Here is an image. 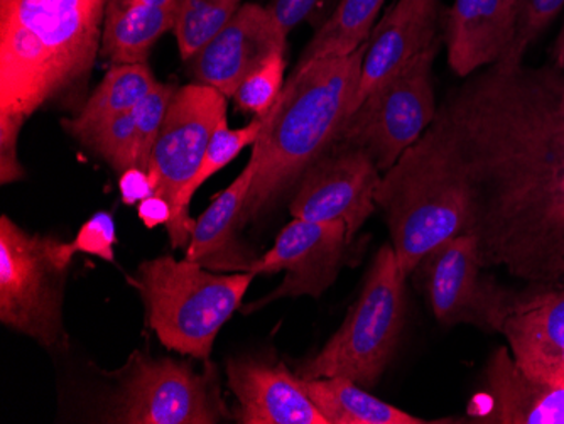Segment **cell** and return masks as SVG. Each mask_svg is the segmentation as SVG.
<instances>
[{
    "label": "cell",
    "instance_id": "d6986e66",
    "mask_svg": "<svg viewBox=\"0 0 564 424\" xmlns=\"http://www.w3.org/2000/svg\"><path fill=\"white\" fill-rule=\"evenodd\" d=\"M258 157L250 153L249 163L236 182L212 202L199 215L192 239L185 249L186 259L215 272H249L258 256L240 240L243 205L252 185Z\"/></svg>",
    "mask_w": 564,
    "mask_h": 424
},
{
    "label": "cell",
    "instance_id": "d4e9b609",
    "mask_svg": "<svg viewBox=\"0 0 564 424\" xmlns=\"http://www.w3.org/2000/svg\"><path fill=\"white\" fill-rule=\"evenodd\" d=\"M265 117L268 116L253 117L247 126L240 129L228 128V119L218 126L210 144H208L207 153L203 157L198 173H196L195 178L192 180V183L183 192L176 221L167 229V236H170L173 249H183V247L186 249L189 239H192L196 220L189 217V204H192L196 189L205 185L214 174L224 170L227 164L232 163L242 153L243 149L250 148V145L258 142L262 128H264Z\"/></svg>",
    "mask_w": 564,
    "mask_h": 424
},
{
    "label": "cell",
    "instance_id": "1f68e13d",
    "mask_svg": "<svg viewBox=\"0 0 564 424\" xmlns=\"http://www.w3.org/2000/svg\"><path fill=\"white\" fill-rule=\"evenodd\" d=\"M333 0H271L268 9L282 33L290 34L301 22L318 24L326 19Z\"/></svg>",
    "mask_w": 564,
    "mask_h": 424
},
{
    "label": "cell",
    "instance_id": "83f0119b",
    "mask_svg": "<svg viewBox=\"0 0 564 424\" xmlns=\"http://www.w3.org/2000/svg\"><path fill=\"white\" fill-rule=\"evenodd\" d=\"M563 8L564 0H516L514 37L503 58L496 65L516 66L524 63L529 46L550 26Z\"/></svg>",
    "mask_w": 564,
    "mask_h": 424
},
{
    "label": "cell",
    "instance_id": "836d02e7",
    "mask_svg": "<svg viewBox=\"0 0 564 424\" xmlns=\"http://www.w3.org/2000/svg\"><path fill=\"white\" fill-rule=\"evenodd\" d=\"M138 214L148 229H156V227L170 224L171 218H173V208L166 199L158 195H151L139 204Z\"/></svg>",
    "mask_w": 564,
    "mask_h": 424
},
{
    "label": "cell",
    "instance_id": "7402d4cb",
    "mask_svg": "<svg viewBox=\"0 0 564 424\" xmlns=\"http://www.w3.org/2000/svg\"><path fill=\"white\" fill-rule=\"evenodd\" d=\"M328 424H426L431 421L383 403L366 388L345 378L301 379Z\"/></svg>",
    "mask_w": 564,
    "mask_h": 424
},
{
    "label": "cell",
    "instance_id": "ffe728a7",
    "mask_svg": "<svg viewBox=\"0 0 564 424\" xmlns=\"http://www.w3.org/2000/svg\"><path fill=\"white\" fill-rule=\"evenodd\" d=\"M500 334L525 370L546 372L564 366V287L518 297Z\"/></svg>",
    "mask_w": 564,
    "mask_h": 424
},
{
    "label": "cell",
    "instance_id": "d590c367",
    "mask_svg": "<svg viewBox=\"0 0 564 424\" xmlns=\"http://www.w3.org/2000/svg\"><path fill=\"white\" fill-rule=\"evenodd\" d=\"M554 65L564 72V24L561 28L560 36H557L556 44L553 50Z\"/></svg>",
    "mask_w": 564,
    "mask_h": 424
},
{
    "label": "cell",
    "instance_id": "8992f818",
    "mask_svg": "<svg viewBox=\"0 0 564 424\" xmlns=\"http://www.w3.org/2000/svg\"><path fill=\"white\" fill-rule=\"evenodd\" d=\"M404 318L405 276L391 243H383L337 334L294 372L300 379L345 378L376 388L398 350Z\"/></svg>",
    "mask_w": 564,
    "mask_h": 424
},
{
    "label": "cell",
    "instance_id": "5bb4252c",
    "mask_svg": "<svg viewBox=\"0 0 564 424\" xmlns=\"http://www.w3.org/2000/svg\"><path fill=\"white\" fill-rule=\"evenodd\" d=\"M286 41L268 6L242 4L227 26L188 59L189 77L193 84L232 98L249 73L272 53L286 50Z\"/></svg>",
    "mask_w": 564,
    "mask_h": 424
},
{
    "label": "cell",
    "instance_id": "4dcf8cb0",
    "mask_svg": "<svg viewBox=\"0 0 564 424\" xmlns=\"http://www.w3.org/2000/svg\"><path fill=\"white\" fill-rule=\"evenodd\" d=\"M116 224L112 215L100 211L82 227L72 242L75 252H87L104 261H113V243H116Z\"/></svg>",
    "mask_w": 564,
    "mask_h": 424
},
{
    "label": "cell",
    "instance_id": "d6a6232c",
    "mask_svg": "<svg viewBox=\"0 0 564 424\" xmlns=\"http://www.w3.org/2000/svg\"><path fill=\"white\" fill-rule=\"evenodd\" d=\"M119 188L120 198L129 207L141 204L142 199L152 195L148 171L141 170V167H131V170L120 173Z\"/></svg>",
    "mask_w": 564,
    "mask_h": 424
},
{
    "label": "cell",
    "instance_id": "cb8c5ba5",
    "mask_svg": "<svg viewBox=\"0 0 564 424\" xmlns=\"http://www.w3.org/2000/svg\"><path fill=\"white\" fill-rule=\"evenodd\" d=\"M386 0H338L301 53L296 66L315 59L344 58L369 43Z\"/></svg>",
    "mask_w": 564,
    "mask_h": 424
},
{
    "label": "cell",
    "instance_id": "4316f807",
    "mask_svg": "<svg viewBox=\"0 0 564 424\" xmlns=\"http://www.w3.org/2000/svg\"><path fill=\"white\" fill-rule=\"evenodd\" d=\"M286 58L284 52H275L262 65L247 75L239 85L234 100L240 109L253 113V117L268 116L269 110L278 104L284 88Z\"/></svg>",
    "mask_w": 564,
    "mask_h": 424
},
{
    "label": "cell",
    "instance_id": "9a60e30c",
    "mask_svg": "<svg viewBox=\"0 0 564 424\" xmlns=\"http://www.w3.org/2000/svg\"><path fill=\"white\" fill-rule=\"evenodd\" d=\"M484 424H564V366L546 372L525 370L507 347H497L484 372Z\"/></svg>",
    "mask_w": 564,
    "mask_h": 424
},
{
    "label": "cell",
    "instance_id": "3957f363",
    "mask_svg": "<svg viewBox=\"0 0 564 424\" xmlns=\"http://www.w3.org/2000/svg\"><path fill=\"white\" fill-rule=\"evenodd\" d=\"M366 47L344 58L294 66L252 145L258 166L240 218L242 229L271 210L332 148L354 109Z\"/></svg>",
    "mask_w": 564,
    "mask_h": 424
},
{
    "label": "cell",
    "instance_id": "f1b7e54d",
    "mask_svg": "<svg viewBox=\"0 0 564 424\" xmlns=\"http://www.w3.org/2000/svg\"><path fill=\"white\" fill-rule=\"evenodd\" d=\"M176 90V85L160 81L132 110L135 122V167L148 171L152 149L156 144Z\"/></svg>",
    "mask_w": 564,
    "mask_h": 424
},
{
    "label": "cell",
    "instance_id": "44dd1931",
    "mask_svg": "<svg viewBox=\"0 0 564 424\" xmlns=\"http://www.w3.org/2000/svg\"><path fill=\"white\" fill-rule=\"evenodd\" d=\"M158 84L160 81L145 63L113 65L80 113L65 120L63 128L82 142L109 120L132 112Z\"/></svg>",
    "mask_w": 564,
    "mask_h": 424
},
{
    "label": "cell",
    "instance_id": "7c38bea8",
    "mask_svg": "<svg viewBox=\"0 0 564 424\" xmlns=\"http://www.w3.org/2000/svg\"><path fill=\"white\" fill-rule=\"evenodd\" d=\"M350 246L344 221H313L293 218L275 237L274 246L258 256L249 272H284L278 287L243 308L246 315L284 297L310 296L318 300L340 274L345 252Z\"/></svg>",
    "mask_w": 564,
    "mask_h": 424
},
{
    "label": "cell",
    "instance_id": "2e32d148",
    "mask_svg": "<svg viewBox=\"0 0 564 424\" xmlns=\"http://www.w3.org/2000/svg\"><path fill=\"white\" fill-rule=\"evenodd\" d=\"M228 388L236 395L240 424H328L296 372L272 357H232Z\"/></svg>",
    "mask_w": 564,
    "mask_h": 424
},
{
    "label": "cell",
    "instance_id": "4fadbf2b",
    "mask_svg": "<svg viewBox=\"0 0 564 424\" xmlns=\"http://www.w3.org/2000/svg\"><path fill=\"white\" fill-rule=\"evenodd\" d=\"M380 174L366 151L333 142L301 176L291 215L303 220L344 221L351 242L376 210Z\"/></svg>",
    "mask_w": 564,
    "mask_h": 424
},
{
    "label": "cell",
    "instance_id": "9c48e42d",
    "mask_svg": "<svg viewBox=\"0 0 564 424\" xmlns=\"http://www.w3.org/2000/svg\"><path fill=\"white\" fill-rule=\"evenodd\" d=\"M438 44L383 81L345 120L335 142L362 149L380 173L391 170L436 119L433 85Z\"/></svg>",
    "mask_w": 564,
    "mask_h": 424
},
{
    "label": "cell",
    "instance_id": "6da1fadb",
    "mask_svg": "<svg viewBox=\"0 0 564 424\" xmlns=\"http://www.w3.org/2000/svg\"><path fill=\"white\" fill-rule=\"evenodd\" d=\"M464 80L427 132L467 189L481 262L564 287V72L492 65Z\"/></svg>",
    "mask_w": 564,
    "mask_h": 424
},
{
    "label": "cell",
    "instance_id": "5b68a950",
    "mask_svg": "<svg viewBox=\"0 0 564 424\" xmlns=\"http://www.w3.org/2000/svg\"><path fill=\"white\" fill-rule=\"evenodd\" d=\"M256 274L215 272L171 256L144 261L129 283L141 293L149 327L161 344L208 362L218 331L242 306Z\"/></svg>",
    "mask_w": 564,
    "mask_h": 424
},
{
    "label": "cell",
    "instance_id": "e575fe53",
    "mask_svg": "<svg viewBox=\"0 0 564 424\" xmlns=\"http://www.w3.org/2000/svg\"><path fill=\"white\" fill-rule=\"evenodd\" d=\"M139 4L173 9L176 6V0H106V8H127V6Z\"/></svg>",
    "mask_w": 564,
    "mask_h": 424
},
{
    "label": "cell",
    "instance_id": "484cf974",
    "mask_svg": "<svg viewBox=\"0 0 564 424\" xmlns=\"http://www.w3.org/2000/svg\"><path fill=\"white\" fill-rule=\"evenodd\" d=\"M242 8L240 0H176L173 33L185 62L207 46Z\"/></svg>",
    "mask_w": 564,
    "mask_h": 424
},
{
    "label": "cell",
    "instance_id": "8fae6325",
    "mask_svg": "<svg viewBox=\"0 0 564 424\" xmlns=\"http://www.w3.org/2000/svg\"><path fill=\"white\" fill-rule=\"evenodd\" d=\"M227 100L220 91L199 84L177 88L171 100L148 167L152 195L173 208L166 229L176 221L183 192L198 173L215 131L227 120Z\"/></svg>",
    "mask_w": 564,
    "mask_h": 424
},
{
    "label": "cell",
    "instance_id": "52a82bcc",
    "mask_svg": "<svg viewBox=\"0 0 564 424\" xmlns=\"http://www.w3.org/2000/svg\"><path fill=\"white\" fill-rule=\"evenodd\" d=\"M75 249L0 218V322L55 350L66 345L63 303Z\"/></svg>",
    "mask_w": 564,
    "mask_h": 424
},
{
    "label": "cell",
    "instance_id": "7a4b0ae2",
    "mask_svg": "<svg viewBox=\"0 0 564 424\" xmlns=\"http://www.w3.org/2000/svg\"><path fill=\"white\" fill-rule=\"evenodd\" d=\"M106 0H0V129L19 132L90 72Z\"/></svg>",
    "mask_w": 564,
    "mask_h": 424
},
{
    "label": "cell",
    "instance_id": "e0dca14e",
    "mask_svg": "<svg viewBox=\"0 0 564 424\" xmlns=\"http://www.w3.org/2000/svg\"><path fill=\"white\" fill-rule=\"evenodd\" d=\"M440 0H398L373 28L362 62L354 112L377 87L436 46Z\"/></svg>",
    "mask_w": 564,
    "mask_h": 424
},
{
    "label": "cell",
    "instance_id": "ac0fdd59",
    "mask_svg": "<svg viewBox=\"0 0 564 424\" xmlns=\"http://www.w3.org/2000/svg\"><path fill=\"white\" fill-rule=\"evenodd\" d=\"M516 0H455L446 14V56L456 77L496 65L509 50Z\"/></svg>",
    "mask_w": 564,
    "mask_h": 424
},
{
    "label": "cell",
    "instance_id": "603a6c76",
    "mask_svg": "<svg viewBox=\"0 0 564 424\" xmlns=\"http://www.w3.org/2000/svg\"><path fill=\"white\" fill-rule=\"evenodd\" d=\"M174 8L127 6L106 8L101 30V55L113 65L145 63L151 47L167 31H173Z\"/></svg>",
    "mask_w": 564,
    "mask_h": 424
},
{
    "label": "cell",
    "instance_id": "f546056e",
    "mask_svg": "<svg viewBox=\"0 0 564 424\" xmlns=\"http://www.w3.org/2000/svg\"><path fill=\"white\" fill-rule=\"evenodd\" d=\"M82 144L106 160L117 173L135 167V122L134 113H123L104 123L97 131L82 141Z\"/></svg>",
    "mask_w": 564,
    "mask_h": 424
},
{
    "label": "cell",
    "instance_id": "ba28073f",
    "mask_svg": "<svg viewBox=\"0 0 564 424\" xmlns=\"http://www.w3.org/2000/svg\"><path fill=\"white\" fill-rule=\"evenodd\" d=\"M232 417L221 398L217 367L196 372L180 360L135 352L123 370L107 423L217 424Z\"/></svg>",
    "mask_w": 564,
    "mask_h": 424
},
{
    "label": "cell",
    "instance_id": "30bf717a",
    "mask_svg": "<svg viewBox=\"0 0 564 424\" xmlns=\"http://www.w3.org/2000/svg\"><path fill=\"white\" fill-rule=\"evenodd\" d=\"M485 271L477 237L467 232L436 247L411 276L442 327L468 325L500 334L518 297L502 290Z\"/></svg>",
    "mask_w": 564,
    "mask_h": 424
},
{
    "label": "cell",
    "instance_id": "277c9868",
    "mask_svg": "<svg viewBox=\"0 0 564 424\" xmlns=\"http://www.w3.org/2000/svg\"><path fill=\"white\" fill-rule=\"evenodd\" d=\"M376 205L405 278L436 247L468 232L467 189L427 131L382 174Z\"/></svg>",
    "mask_w": 564,
    "mask_h": 424
}]
</instances>
